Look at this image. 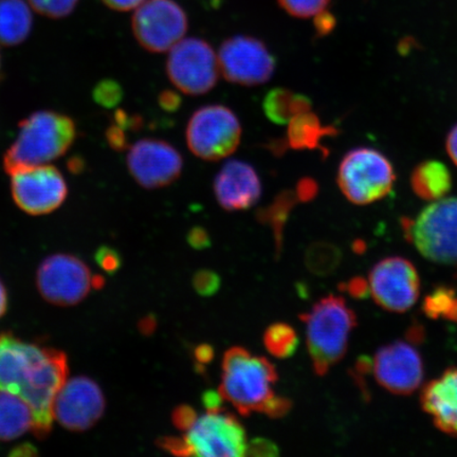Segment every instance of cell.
Here are the masks:
<instances>
[{"label":"cell","instance_id":"1","mask_svg":"<svg viewBox=\"0 0 457 457\" xmlns=\"http://www.w3.org/2000/svg\"><path fill=\"white\" fill-rule=\"evenodd\" d=\"M67 375L65 353L0 335V391L14 394L30 405L33 433L39 438L48 436L53 427L54 400Z\"/></svg>","mask_w":457,"mask_h":457},{"label":"cell","instance_id":"2","mask_svg":"<svg viewBox=\"0 0 457 457\" xmlns=\"http://www.w3.org/2000/svg\"><path fill=\"white\" fill-rule=\"evenodd\" d=\"M77 137L76 124L65 114L37 112L20 125L19 136L4 158L7 173L48 164L70 150Z\"/></svg>","mask_w":457,"mask_h":457},{"label":"cell","instance_id":"3","mask_svg":"<svg viewBox=\"0 0 457 457\" xmlns=\"http://www.w3.org/2000/svg\"><path fill=\"white\" fill-rule=\"evenodd\" d=\"M314 373L324 376L345 357L357 317L341 296L328 295L301 314Z\"/></svg>","mask_w":457,"mask_h":457},{"label":"cell","instance_id":"4","mask_svg":"<svg viewBox=\"0 0 457 457\" xmlns=\"http://www.w3.org/2000/svg\"><path fill=\"white\" fill-rule=\"evenodd\" d=\"M277 380V370L266 358L236 346L227 351L222 360L220 393L241 415L262 413L274 396L272 386Z\"/></svg>","mask_w":457,"mask_h":457},{"label":"cell","instance_id":"5","mask_svg":"<svg viewBox=\"0 0 457 457\" xmlns=\"http://www.w3.org/2000/svg\"><path fill=\"white\" fill-rule=\"evenodd\" d=\"M405 237L427 260L457 265V198L428 205L415 220H403Z\"/></svg>","mask_w":457,"mask_h":457},{"label":"cell","instance_id":"6","mask_svg":"<svg viewBox=\"0 0 457 457\" xmlns=\"http://www.w3.org/2000/svg\"><path fill=\"white\" fill-rule=\"evenodd\" d=\"M395 173L387 158L373 148L360 147L342 159L338 185L355 204L377 202L392 191Z\"/></svg>","mask_w":457,"mask_h":457},{"label":"cell","instance_id":"7","mask_svg":"<svg viewBox=\"0 0 457 457\" xmlns=\"http://www.w3.org/2000/svg\"><path fill=\"white\" fill-rule=\"evenodd\" d=\"M186 135L194 155L205 162H219L237 150L242 125L230 108L207 105L192 114Z\"/></svg>","mask_w":457,"mask_h":457},{"label":"cell","instance_id":"8","mask_svg":"<svg viewBox=\"0 0 457 457\" xmlns=\"http://www.w3.org/2000/svg\"><path fill=\"white\" fill-rule=\"evenodd\" d=\"M167 73L170 81L182 93L202 96L219 82V56L204 39L182 38L170 50Z\"/></svg>","mask_w":457,"mask_h":457},{"label":"cell","instance_id":"9","mask_svg":"<svg viewBox=\"0 0 457 457\" xmlns=\"http://www.w3.org/2000/svg\"><path fill=\"white\" fill-rule=\"evenodd\" d=\"M131 27L143 48L162 54L184 38L188 22L185 10L174 0H146L137 9Z\"/></svg>","mask_w":457,"mask_h":457},{"label":"cell","instance_id":"10","mask_svg":"<svg viewBox=\"0 0 457 457\" xmlns=\"http://www.w3.org/2000/svg\"><path fill=\"white\" fill-rule=\"evenodd\" d=\"M219 62L227 81L242 86L267 83L277 68L276 57L265 43L248 36L226 39L220 48Z\"/></svg>","mask_w":457,"mask_h":457},{"label":"cell","instance_id":"11","mask_svg":"<svg viewBox=\"0 0 457 457\" xmlns=\"http://www.w3.org/2000/svg\"><path fill=\"white\" fill-rule=\"evenodd\" d=\"M369 290L377 304L386 311L408 312L419 300V272L412 262L403 257H387L371 270Z\"/></svg>","mask_w":457,"mask_h":457},{"label":"cell","instance_id":"12","mask_svg":"<svg viewBox=\"0 0 457 457\" xmlns=\"http://www.w3.org/2000/svg\"><path fill=\"white\" fill-rule=\"evenodd\" d=\"M10 176L14 202L26 213L48 214L65 202L68 188L64 176L53 165L22 169Z\"/></svg>","mask_w":457,"mask_h":457},{"label":"cell","instance_id":"13","mask_svg":"<svg viewBox=\"0 0 457 457\" xmlns=\"http://www.w3.org/2000/svg\"><path fill=\"white\" fill-rule=\"evenodd\" d=\"M95 282L89 268L72 255L50 256L37 272V286L42 295L59 306L78 304L89 294Z\"/></svg>","mask_w":457,"mask_h":457},{"label":"cell","instance_id":"14","mask_svg":"<svg viewBox=\"0 0 457 457\" xmlns=\"http://www.w3.org/2000/svg\"><path fill=\"white\" fill-rule=\"evenodd\" d=\"M184 437L191 456L241 457L247 451L245 428L231 414L200 417Z\"/></svg>","mask_w":457,"mask_h":457},{"label":"cell","instance_id":"15","mask_svg":"<svg viewBox=\"0 0 457 457\" xmlns=\"http://www.w3.org/2000/svg\"><path fill=\"white\" fill-rule=\"evenodd\" d=\"M128 167L137 184L155 190L179 179L184 159L168 142L142 139L129 148Z\"/></svg>","mask_w":457,"mask_h":457},{"label":"cell","instance_id":"16","mask_svg":"<svg viewBox=\"0 0 457 457\" xmlns=\"http://www.w3.org/2000/svg\"><path fill=\"white\" fill-rule=\"evenodd\" d=\"M105 399L98 385L86 377L66 380L54 400V420L71 431H85L98 421Z\"/></svg>","mask_w":457,"mask_h":457},{"label":"cell","instance_id":"17","mask_svg":"<svg viewBox=\"0 0 457 457\" xmlns=\"http://www.w3.org/2000/svg\"><path fill=\"white\" fill-rule=\"evenodd\" d=\"M370 364L376 381L396 395H410L424 379L420 353L405 341L381 347Z\"/></svg>","mask_w":457,"mask_h":457},{"label":"cell","instance_id":"18","mask_svg":"<svg viewBox=\"0 0 457 457\" xmlns=\"http://www.w3.org/2000/svg\"><path fill=\"white\" fill-rule=\"evenodd\" d=\"M213 190L220 207L228 212L253 207L262 195V182L249 163L231 160L216 175Z\"/></svg>","mask_w":457,"mask_h":457},{"label":"cell","instance_id":"19","mask_svg":"<svg viewBox=\"0 0 457 457\" xmlns=\"http://www.w3.org/2000/svg\"><path fill=\"white\" fill-rule=\"evenodd\" d=\"M420 402L438 430L457 437V368L445 370L428 384Z\"/></svg>","mask_w":457,"mask_h":457},{"label":"cell","instance_id":"20","mask_svg":"<svg viewBox=\"0 0 457 457\" xmlns=\"http://www.w3.org/2000/svg\"><path fill=\"white\" fill-rule=\"evenodd\" d=\"M34 430L33 411L24 399L0 391V441H13Z\"/></svg>","mask_w":457,"mask_h":457},{"label":"cell","instance_id":"21","mask_svg":"<svg viewBox=\"0 0 457 457\" xmlns=\"http://www.w3.org/2000/svg\"><path fill=\"white\" fill-rule=\"evenodd\" d=\"M31 28L32 15L24 0H0V45L24 42Z\"/></svg>","mask_w":457,"mask_h":457},{"label":"cell","instance_id":"22","mask_svg":"<svg viewBox=\"0 0 457 457\" xmlns=\"http://www.w3.org/2000/svg\"><path fill=\"white\" fill-rule=\"evenodd\" d=\"M411 185L417 196L426 200H437L449 193L453 180L445 164L430 160L420 163L414 170Z\"/></svg>","mask_w":457,"mask_h":457},{"label":"cell","instance_id":"23","mask_svg":"<svg viewBox=\"0 0 457 457\" xmlns=\"http://www.w3.org/2000/svg\"><path fill=\"white\" fill-rule=\"evenodd\" d=\"M287 141L289 147L296 151L316 150L321 148L325 137L336 136L338 131L335 128L322 127L316 114L308 112L295 117L288 123Z\"/></svg>","mask_w":457,"mask_h":457},{"label":"cell","instance_id":"24","mask_svg":"<svg viewBox=\"0 0 457 457\" xmlns=\"http://www.w3.org/2000/svg\"><path fill=\"white\" fill-rule=\"evenodd\" d=\"M298 202V197H296L295 192L286 190L278 194L270 205L260 209L256 212L257 220L262 224L270 225L272 228L278 256L281 253L283 248V234L286 222H287L291 211Z\"/></svg>","mask_w":457,"mask_h":457},{"label":"cell","instance_id":"25","mask_svg":"<svg viewBox=\"0 0 457 457\" xmlns=\"http://www.w3.org/2000/svg\"><path fill=\"white\" fill-rule=\"evenodd\" d=\"M264 345L272 356L286 359L294 356L298 350L299 338L290 325L276 323L265 331Z\"/></svg>","mask_w":457,"mask_h":457},{"label":"cell","instance_id":"26","mask_svg":"<svg viewBox=\"0 0 457 457\" xmlns=\"http://www.w3.org/2000/svg\"><path fill=\"white\" fill-rule=\"evenodd\" d=\"M294 100L293 91L283 87L273 88L262 100V111L272 123L287 124L295 117Z\"/></svg>","mask_w":457,"mask_h":457},{"label":"cell","instance_id":"27","mask_svg":"<svg viewBox=\"0 0 457 457\" xmlns=\"http://www.w3.org/2000/svg\"><path fill=\"white\" fill-rule=\"evenodd\" d=\"M342 253L338 247L328 243L312 244L305 257L308 270L318 276H328L340 265Z\"/></svg>","mask_w":457,"mask_h":457},{"label":"cell","instance_id":"28","mask_svg":"<svg viewBox=\"0 0 457 457\" xmlns=\"http://www.w3.org/2000/svg\"><path fill=\"white\" fill-rule=\"evenodd\" d=\"M428 317L443 318L457 323V295L455 290L439 287L427 296L422 307Z\"/></svg>","mask_w":457,"mask_h":457},{"label":"cell","instance_id":"29","mask_svg":"<svg viewBox=\"0 0 457 457\" xmlns=\"http://www.w3.org/2000/svg\"><path fill=\"white\" fill-rule=\"evenodd\" d=\"M281 8L296 19H310L327 10L330 0H278Z\"/></svg>","mask_w":457,"mask_h":457},{"label":"cell","instance_id":"30","mask_svg":"<svg viewBox=\"0 0 457 457\" xmlns=\"http://www.w3.org/2000/svg\"><path fill=\"white\" fill-rule=\"evenodd\" d=\"M79 0H29L31 7L37 13L50 19H62L70 15Z\"/></svg>","mask_w":457,"mask_h":457},{"label":"cell","instance_id":"31","mask_svg":"<svg viewBox=\"0 0 457 457\" xmlns=\"http://www.w3.org/2000/svg\"><path fill=\"white\" fill-rule=\"evenodd\" d=\"M123 98L121 85L113 79H104L96 86L94 99L98 104L106 108L117 106Z\"/></svg>","mask_w":457,"mask_h":457},{"label":"cell","instance_id":"32","mask_svg":"<svg viewBox=\"0 0 457 457\" xmlns=\"http://www.w3.org/2000/svg\"><path fill=\"white\" fill-rule=\"evenodd\" d=\"M221 279L215 271L204 270L193 278L194 289L202 296H212L220 290Z\"/></svg>","mask_w":457,"mask_h":457},{"label":"cell","instance_id":"33","mask_svg":"<svg viewBox=\"0 0 457 457\" xmlns=\"http://www.w3.org/2000/svg\"><path fill=\"white\" fill-rule=\"evenodd\" d=\"M197 420L196 411L190 405H179L171 413V421L180 431L187 432Z\"/></svg>","mask_w":457,"mask_h":457},{"label":"cell","instance_id":"34","mask_svg":"<svg viewBox=\"0 0 457 457\" xmlns=\"http://www.w3.org/2000/svg\"><path fill=\"white\" fill-rule=\"evenodd\" d=\"M279 449L277 444H274L270 439L255 438L247 445L245 455L249 456H262V457H274L278 456Z\"/></svg>","mask_w":457,"mask_h":457},{"label":"cell","instance_id":"35","mask_svg":"<svg viewBox=\"0 0 457 457\" xmlns=\"http://www.w3.org/2000/svg\"><path fill=\"white\" fill-rule=\"evenodd\" d=\"M291 408H293V403L288 398L274 395L271 399L268 400L262 413L271 417V419H279V417L287 415Z\"/></svg>","mask_w":457,"mask_h":457},{"label":"cell","instance_id":"36","mask_svg":"<svg viewBox=\"0 0 457 457\" xmlns=\"http://www.w3.org/2000/svg\"><path fill=\"white\" fill-rule=\"evenodd\" d=\"M157 445L160 448L168 451L170 454L176 456H191V451L190 448H188L185 437H162L158 439Z\"/></svg>","mask_w":457,"mask_h":457},{"label":"cell","instance_id":"37","mask_svg":"<svg viewBox=\"0 0 457 457\" xmlns=\"http://www.w3.org/2000/svg\"><path fill=\"white\" fill-rule=\"evenodd\" d=\"M187 242L195 250H204L211 247V237L204 227H194L188 231L187 236Z\"/></svg>","mask_w":457,"mask_h":457},{"label":"cell","instance_id":"38","mask_svg":"<svg viewBox=\"0 0 457 457\" xmlns=\"http://www.w3.org/2000/svg\"><path fill=\"white\" fill-rule=\"evenodd\" d=\"M295 195L301 203H310L319 193L317 181L312 179H302L295 187Z\"/></svg>","mask_w":457,"mask_h":457},{"label":"cell","instance_id":"39","mask_svg":"<svg viewBox=\"0 0 457 457\" xmlns=\"http://www.w3.org/2000/svg\"><path fill=\"white\" fill-rule=\"evenodd\" d=\"M158 104L162 110L167 112H176L180 110L182 98L174 90L165 89L158 96Z\"/></svg>","mask_w":457,"mask_h":457},{"label":"cell","instance_id":"40","mask_svg":"<svg viewBox=\"0 0 457 457\" xmlns=\"http://www.w3.org/2000/svg\"><path fill=\"white\" fill-rule=\"evenodd\" d=\"M106 138L113 150L121 152L129 147L128 137L125 135L123 129L119 128L118 125H112L107 129Z\"/></svg>","mask_w":457,"mask_h":457},{"label":"cell","instance_id":"41","mask_svg":"<svg viewBox=\"0 0 457 457\" xmlns=\"http://www.w3.org/2000/svg\"><path fill=\"white\" fill-rule=\"evenodd\" d=\"M98 262L105 270L111 272L117 271L120 264H121V260H120V256L116 251L106 247L100 249L98 253Z\"/></svg>","mask_w":457,"mask_h":457},{"label":"cell","instance_id":"42","mask_svg":"<svg viewBox=\"0 0 457 457\" xmlns=\"http://www.w3.org/2000/svg\"><path fill=\"white\" fill-rule=\"evenodd\" d=\"M222 400L224 397L221 396V394L212 390L205 391L202 397L204 407L208 410L209 413L221 412L224 410L222 409Z\"/></svg>","mask_w":457,"mask_h":457},{"label":"cell","instance_id":"43","mask_svg":"<svg viewBox=\"0 0 457 457\" xmlns=\"http://www.w3.org/2000/svg\"><path fill=\"white\" fill-rule=\"evenodd\" d=\"M314 26L320 36H325L328 34L335 27V19L327 11L317 15L316 21H314Z\"/></svg>","mask_w":457,"mask_h":457},{"label":"cell","instance_id":"44","mask_svg":"<svg viewBox=\"0 0 457 457\" xmlns=\"http://www.w3.org/2000/svg\"><path fill=\"white\" fill-rule=\"evenodd\" d=\"M107 7L117 11H130L138 8L145 0H102Z\"/></svg>","mask_w":457,"mask_h":457},{"label":"cell","instance_id":"45","mask_svg":"<svg viewBox=\"0 0 457 457\" xmlns=\"http://www.w3.org/2000/svg\"><path fill=\"white\" fill-rule=\"evenodd\" d=\"M197 364L207 365L212 362L214 358V348L209 345H200L194 351Z\"/></svg>","mask_w":457,"mask_h":457},{"label":"cell","instance_id":"46","mask_svg":"<svg viewBox=\"0 0 457 457\" xmlns=\"http://www.w3.org/2000/svg\"><path fill=\"white\" fill-rule=\"evenodd\" d=\"M347 290L353 298H361V296L368 294L369 286L364 283L362 278H353V281L347 285Z\"/></svg>","mask_w":457,"mask_h":457},{"label":"cell","instance_id":"47","mask_svg":"<svg viewBox=\"0 0 457 457\" xmlns=\"http://www.w3.org/2000/svg\"><path fill=\"white\" fill-rule=\"evenodd\" d=\"M268 150L276 157H282L289 147L287 139H272L266 145Z\"/></svg>","mask_w":457,"mask_h":457},{"label":"cell","instance_id":"48","mask_svg":"<svg viewBox=\"0 0 457 457\" xmlns=\"http://www.w3.org/2000/svg\"><path fill=\"white\" fill-rule=\"evenodd\" d=\"M447 150L451 158L457 165V125L450 131L447 139Z\"/></svg>","mask_w":457,"mask_h":457},{"label":"cell","instance_id":"49","mask_svg":"<svg viewBox=\"0 0 457 457\" xmlns=\"http://www.w3.org/2000/svg\"><path fill=\"white\" fill-rule=\"evenodd\" d=\"M157 328V319L154 314H151V316L146 317L143 321L140 323V329L142 330V333L145 335H152L154 331H155Z\"/></svg>","mask_w":457,"mask_h":457},{"label":"cell","instance_id":"50","mask_svg":"<svg viewBox=\"0 0 457 457\" xmlns=\"http://www.w3.org/2000/svg\"><path fill=\"white\" fill-rule=\"evenodd\" d=\"M7 293H5L4 287L0 283V317L4 316L5 311H7Z\"/></svg>","mask_w":457,"mask_h":457}]
</instances>
